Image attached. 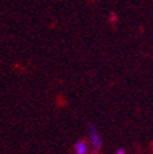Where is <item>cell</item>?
I'll return each instance as SVG.
<instances>
[{
    "label": "cell",
    "instance_id": "obj_1",
    "mask_svg": "<svg viewBox=\"0 0 153 154\" xmlns=\"http://www.w3.org/2000/svg\"><path fill=\"white\" fill-rule=\"evenodd\" d=\"M88 131H89V142L92 144L93 153H97L102 148V138L99 136V132H98L97 128H95V126L92 125V124L89 125Z\"/></svg>",
    "mask_w": 153,
    "mask_h": 154
},
{
    "label": "cell",
    "instance_id": "obj_2",
    "mask_svg": "<svg viewBox=\"0 0 153 154\" xmlns=\"http://www.w3.org/2000/svg\"><path fill=\"white\" fill-rule=\"evenodd\" d=\"M76 154H87L88 152V144L85 141H77L73 146Z\"/></svg>",
    "mask_w": 153,
    "mask_h": 154
},
{
    "label": "cell",
    "instance_id": "obj_3",
    "mask_svg": "<svg viewBox=\"0 0 153 154\" xmlns=\"http://www.w3.org/2000/svg\"><path fill=\"white\" fill-rule=\"evenodd\" d=\"M115 154H125V150H124V149H121V148H120V149H118V150H117V152H115Z\"/></svg>",
    "mask_w": 153,
    "mask_h": 154
}]
</instances>
